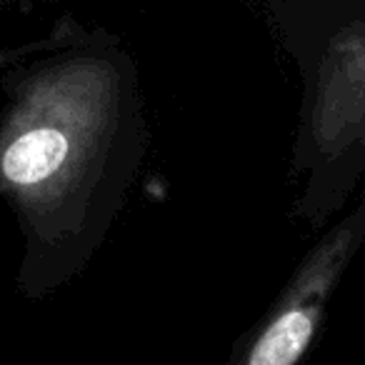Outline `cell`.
I'll return each instance as SVG.
<instances>
[{
	"mask_svg": "<svg viewBox=\"0 0 365 365\" xmlns=\"http://www.w3.org/2000/svg\"><path fill=\"white\" fill-rule=\"evenodd\" d=\"M365 240V195L303 260L245 353L248 365H293L310 348L325 303Z\"/></svg>",
	"mask_w": 365,
	"mask_h": 365,
	"instance_id": "cell-2",
	"label": "cell"
},
{
	"mask_svg": "<svg viewBox=\"0 0 365 365\" xmlns=\"http://www.w3.org/2000/svg\"><path fill=\"white\" fill-rule=\"evenodd\" d=\"M315 165L365 155V23L343 28L320 63L310 108Z\"/></svg>",
	"mask_w": 365,
	"mask_h": 365,
	"instance_id": "cell-3",
	"label": "cell"
},
{
	"mask_svg": "<svg viewBox=\"0 0 365 365\" xmlns=\"http://www.w3.org/2000/svg\"><path fill=\"white\" fill-rule=\"evenodd\" d=\"M110 91L96 68H71L31 88L13 113L0 138V182L36 223L66 205L91 173Z\"/></svg>",
	"mask_w": 365,
	"mask_h": 365,
	"instance_id": "cell-1",
	"label": "cell"
}]
</instances>
